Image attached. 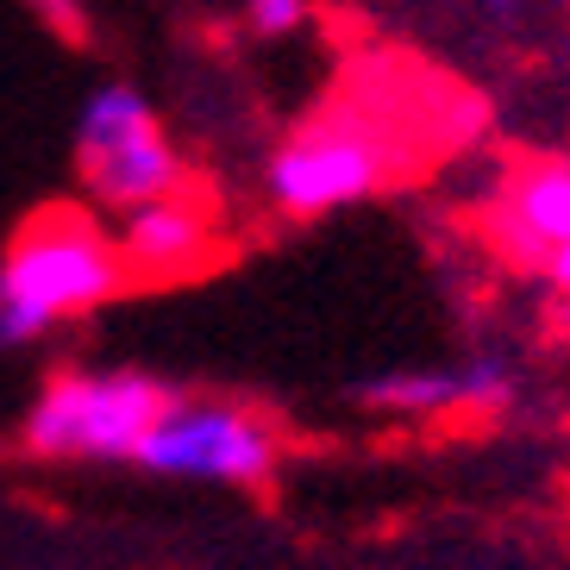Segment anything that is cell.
<instances>
[{
	"mask_svg": "<svg viewBox=\"0 0 570 570\" xmlns=\"http://www.w3.org/2000/svg\"><path fill=\"white\" fill-rule=\"evenodd\" d=\"M520 370L495 352L445 357V364H402L376 370L370 383H357V402L370 414L389 420H445V414H495L514 402Z\"/></svg>",
	"mask_w": 570,
	"mask_h": 570,
	"instance_id": "obj_6",
	"label": "cell"
},
{
	"mask_svg": "<svg viewBox=\"0 0 570 570\" xmlns=\"http://www.w3.org/2000/svg\"><path fill=\"white\" fill-rule=\"evenodd\" d=\"M402 145L383 119H364L357 107L307 119L302 132H288L264 164V195L283 219H320L352 202L383 195L402 176Z\"/></svg>",
	"mask_w": 570,
	"mask_h": 570,
	"instance_id": "obj_3",
	"label": "cell"
},
{
	"mask_svg": "<svg viewBox=\"0 0 570 570\" xmlns=\"http://www.w3.org/2000/svg\"><path fill=\"white\" fill-rule=\"evenodd\" d=\"M470 7H476L483 19H502V26H508V19L527 13V0H470Z\"/></svg>",
	"mask_w": 570,
	"mask_h": 570,
	"instance_id": "obj_11",
	"label": "cell"
},
{
	"mask_svg": "<svg viewBox=\"0 0 570 570\" xmlns=\"http://www.w3.org/2000/svg\"><path fill=\"white\" fill-rule=\"evenodd\" d=\"M176 383L151 370H57L19 420V445L45 464H132Z\"/></svg>",
	"mask_w": 570,
	"mask_h": 570,
	"instance_id": "obj_2",
	"label": "cell"
},
{
	"mask_svg": "<svg viewBox=\"0 0 570 570\" xmlns=\"http://www.w3.org/2000/svg\"><path fill=\"white\" fill-rule=\"evenodd\" d=\"M539 276H546V288H552V295H564V302H570V245H564V252H558L546 269H539Z\"/></svg>",
	"mask_w": 570,
	"mask_h": 570,
	"instance_id": "obj_10",
	"label": "cell"
},
{
	"mask_svg": "<svg viewBox=\"0 0 570 570\" xmlns=\"http://www.w3.org/2000/svg\"><path fill=\"white\" fill-rule=\"evenodd\" d=\"M126 288L119 245L101 219L82 207H45L0 252V352H32Z\"/></svg>",
	"mask_w": 570,
	"mask_h": 570,
	"instance_id": "obj_1",
	"label": "cell"
},
{
	"mask_svg": "<svg viewBox=\"0 0 570 570\" xmlns=\"http://www.w3.org/2000/svg\"><path fill=\"white\" fill-rule=\"evenodd\" d=\"M32 7H45V13H63V7H76V0H32Z\"/></svg>",
	"mask_w": 570,
	"mask_h": 570,
	"instance_id": "obj_12",
	"label": "cell"
},
{
	"mask_svg": "<svg viewBox=\"0 0 570 570\" xmlns=\"http://www.w3.org/2000/svg\"><path fill=\"white\" fill-rule=\"evenodd\" d=\"M132 470L202 489H264L283 470V433L233 395L176 389L169 407L157 414V426L145 433V445H138Z\"/></svg>",
	"mask_w": 570,
	"mask_h": 570,
	"instance_id": "obj_4",
	"label": "cell"
},
{
	"mask_svg": "<svg viewBox=\"0 0 570 570\" xmlns=\"http://www.w3.org/2000/svg\"><path fill=\"white\" fill-rule=\"evenodd\" d=\"M564 433H570V407H564Z\"/></svg>",
	"mask_w": 570,
	"mask_h": 570,
	"instance_id": "obj_13",
	"label": "cell"
},
{
	"mask_svg": "<svg viewBox=\"0 0 570 570\" xmlns=\"http://www.w3.org/2000/svg\"><path fill=\"white\" fill-rule=\"evenodd\" d=\"M489 238L508 264L533 269V276L552 264L570 245V157L520 164L489 202Z\"/></svg>",
	"mask_w": 570,
	"mask_h": 570,
	"instance_id": "obj_8",
	"label": "cell"
},
{
	"mask_svg": "<svg viewBox=\"0 0 570 570\" xmlns=\"http://www.w3.org/2000/svg\"><path fill=\"white\" fill-rule=\"evenodd\" d=\"M119 264H126V283H183L195 269H207L219 257V219L202 195H164V202H145L132 214H119Z\"/></svg>",
	"mask_w": 570,
	"mask_h": 570,
	"instance_id": "obj_7",
	"label": "cell"
},
{
	"mask_svg": "<svg viewBox=\"0 0 570 570\" xmlns=\"http://www.w3.org/2000/svg\"><path fill=\"white\" fill-rule=\"evenodd\" d=\"M307 0H245V19H252V32L257 38H288V32H302L307 26Z\"/></svg>",
	"mask_w": 570,
	"mask_h": 570,
	"instance_id": "obj_9",
	"label": "cell"
},
{
	"mask_svg": "<svg viewBox=\"0 0 570 570\" xmlns=\"http://www.w3.org/2000/svg\"><path fill=\"white\" fill-rule=\"evenodd\" d=\"M76 176L88 202L132 214L145 202H164L188 188V164L176 138L164 132L157 107L132 82H101L76 114Z\"/></svg>",
	"mask_w": 570,
	"mask_h": 570,
	"instance_id": "obj_5",
	"label": "cell"
}]
</instances>
